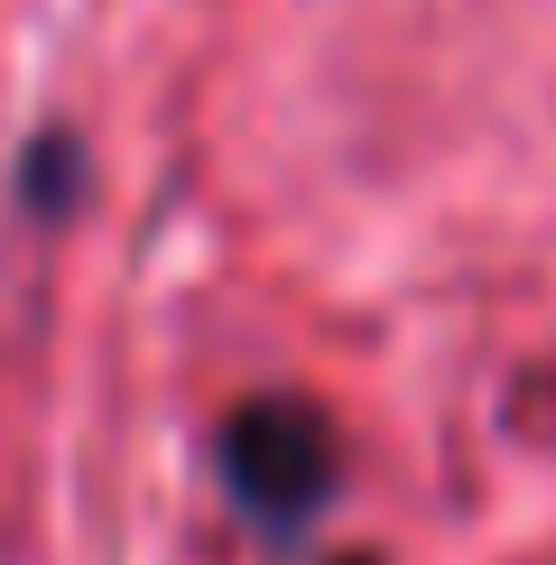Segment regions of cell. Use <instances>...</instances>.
<instances>
[{
  "mask_svg": "<svg viewBox=\"0 0 556 565\" xmlns=\"http://www.w3.org/2000/svg\"><path fill=\"white\" fill-rule=\"evenodd\" d=\"M214 473H223V501L260 537H297L343 491V436H334V417L316 398L260 390L214 427Z\"/></svg>",
  "mask_w": 556,
  "mask_h": 565,
  "instance_id": "obj_1",
  "label": "cell"
},
{
  "mask_svg": "<svg viewBox=\"0 0 556 565\" xmlns=\"http://www.w3.org/2000/svg\"><path fill=\"white\" fill-rule=\"evenodd\" d=\"M75 185H84V149H75V139H65V130L29 139V158H19V195H29L38 214H65Z\"/></svg>",
  "mask_w": 556,
  "mask_h": 565,
  "instance_id": "obj_2",
  "label": "cell"
},
{
  "mask_svg": "<svg viewBox=\"0 0 556 565\" xmlns=\"http://www.w3.org/2000/svg\"><path fill=\"white\" fill-rule=\"evenodd\" d=\"M334 565H371V556H334Z\"/></svg>",
  "mask_w": 556,
  "mask_h": 565,
  "instance_id": "obj_3",
  "label": "cell"
}]
</instances>
